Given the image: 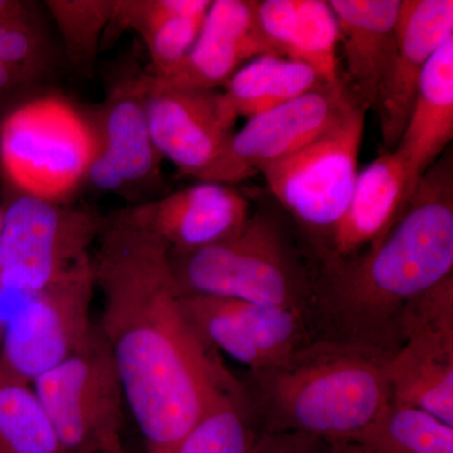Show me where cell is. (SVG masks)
<instances>
[{
	"label": "cell",
	"instance_id": "cell-30",
	"mask_svg": "<svg viewBox=\"0 0 453 453\" xmlns=\"http://www.w3.org/2000/svg\"><path fill=\"white\" fill-rule=\"evenodd\" d=\"M25 11H27V7L23 3L0 0V18L14 16V14L22 13Z\"/></svg>",
	"mask_w": 453,
	"mask_h": 453
},
{
	"label": "cell",
	"instance_id": "cell-25",
	"mask_svg": "<svg viewBox=\"0 0 453 453\" xmlns=\"http://www.w3.org/2000/svg\"><path fill=\"white\" fill-rule=\"evenodd\" d=\"M356 442L365 453H453V427L423 411L392 404Z\"/></svg>",
	"mask_w": 453,
	"mask_h": 453
},
{
	"label": "cell",
	"instance_id": "cell-15",
	"mask_svg": "<svg viewBox=\"0 0 453 453\" xmlns=\"http://www.w3.org/2000/svg\"><path fill=\"white\" fill-rule=\"evenodd\" d=\"M356 101L342 76L336 82L326 83L249 119L242 129L234 133L231 142L238 183L255 177L262 166L283 159L314 142Z\"/></svg>",
	"mask_w": 453,
	"mask_h": 453
},
{
	"label": "cell",
	"instance_id": "cell-21",
	"mask_svg": "<svg viewBox=\"0 0 453 453\" xmlns=\"http://www.w3.org/2000/svg\"><path fill=\"white\" fill-rule=\"evenodd\" d=\"M453 139V38L429 58L403 134L395 149L418 186Z\"/></svg>",
	"mask_w": 453,
	"mask_h": 453
},
{
	"label": "cell",
	"instance_id": "cell-14",
	"mask_svg": "<svg viewBox=\"0 0 453 453\" xmlns=\"http://www.w3.org/2000/svg\"><path fill=\"white\" fill-rule=\"evenodd\" d=\"M250 216L249 199L235 188L202 181L131 205L110 219L157 235L169 252L189 253L234 237Z\"/></svg>",
	"mask_w": 453,
	"mask_h": 453
},
{
	"label": "cell",
	"instance_id": "cell-20",
	"mask_svg": "<svg viewBox=\"0 0 453 453\" xmlns=\"http://www.w3.org/2000/svg\"><path fill=\"white\" fill-rule=\"evenodd\" d=\"M257 14L277 55L309 65L325 82L342 79L339 26L329 2L262 0L257 2Z\"/></svg>",
	"mask_w": 453,
	"mask_h": 453
},
{
	"label": "cell",
	"instance_id": "cell-3",
	"mask_svg": "<svg viewBox=\"0 0 453 453\" xmlns=\"http://www.w3.org/2000/svg\"><path fill=\"white\" fill-rule=\"evenodd\" d=\"M390 357L314 339L277 365L249 371L241 381L256 431L356 442L393 404Z\"/></svg>",
	"mask_w": 453,
	"mask_h": 453
},
{
	"label": "cell",
	"instance_id": "cell-13",
	"mask_svg": "<svg viewBox=\"0 0 453 453\" xmlns=\"http://www.w3.org/2000/svg\"><path fill=\"white\" fill-rule=\"evenodd\" d=\"M88 120L95 149L85 180L92 187L127 196L160 180L163 157L150 138L135 76L116 85Z\"/></svg>",
	"mask_w": 453,
	"mask_h": 453
},
{
	"label": "cell",
	"instance_id": "cell-7",
	"mask_svg": "<svg viewBox=\"0 0 453 453\" xmlns=\"http://www.w3.org/2000/svg\"><path fill=\"white\" fill-rule=\"evenodd\" d=\"M65 453H124L127 407L120 375L97 324L81 348L32 384Z\"/></svg>",
	"mask_w": 453,
	"mask_h": 453
},
{
	"label": "cell",
	"instance_id": "cell-32",
	"mask_svg": "<svg viewBox=\"0 0 453 453\" xmlns=\"http://www.w3.org/2000/svg\"><path fill=\"white\" fill-rule=\"evenodd\" d=\"M3 333H4V323L0 320V344H2Z\"/></svg>",
	"mask_w": 453,
	"mask_h": 453
},
{
	"label": "cell",
	"instance_id": "cell-29",
	"mask_svg": "<svg viewBox=\"0 0 453 453\" xmlns=\"http://www.w3.org/2000/svg\"><path fill=\"white\" fill-rule=\"evenodd\" d=\"M330 443L303 434L257 432L250 453H329Z\"/></svg>",
	"mask_w": 453,
	"mask_h": 453
},
{
	"label": "cell",
	"instance_id": "cell-28",
	"mask_svg": "<svg viewBox=\"0 0 453 453\" xmlns=\"http://www.w3.org/2000/svg\"><path fill=\"white\" fill-rule=\"evenodd\" d=\"M43 46L28 12L0 18V95L41 74Z\"/></svg>",
	"mask_w": 453,
	"mask_h": 453
},
{
	"label": "cell",
	"instance_id": "cell-8",
	"mask_svg": "<svg viewBox=\"0 0 453 453\" xmlns=\"http://www.w3.org/2000/svg\"><path fill=\"white\" fill-rule=\"evenodd\" d=\"M106 226L88 208L19 196L3 210L0 294L28 295L92 258Z\"/></svg>",
	"mask_w": 453,
	"mask_h": 453
},
{
	"label": "cell",
	"instance_id": "cell-2",
	"mask_svg": "<svg viewBox=\"0 0 453 453\" xmlns=\"http://www.w3.org/2000/svg\"><path fill=\"white\" fill-rule=\"evenodd\" d=\"M453 275V157L425 173L407 207L377 246L315 273L311 318L318 339L395 356L405 306Z\"/></svg>",
	"mask_w": 453,
	"mask_h": 453
},
{
	"label": "cell",
	"instance_id": "cell-18",
	"mask_svg": "<svg viewBox=\"0 0 453 453\" xmlns=\"http://www.w3.org/2000/svg\"><path fill=\"white\" fill-rule=\"evenodd\" d=\"M416 188L395 151H384L366 165L315 273L353 261L377 246L403 214Z\"/></svg>",
	"mask_w": 453,
	"mask_h": 453
},
{
	"label": "cell",
	"instance_id": "cell-9",
	"mask_svg": "<svg viewBox=\"0 0 453 453\" xmlns=\"http://www.w3.org/2000/svg\"><path fill=\"white\" fill-rule=\"evenodd\" d=\"M150 138L160 157L188 177L237 184L231 142L237 116L217 89L181 88L154 74L135 76Z\"/></svg>",
	"mask_w": 453,
	"mask_h": 453
},
{
	"label": "cell",
	"instance_id": "cell-6",
	"mask_svg": "<svg viewBox=\"0 0 453 453\" xmlns=\"http://www.w3.org/2000/svg\"><path fill=\"white\" fill-rule=\"evenodd\" d=\"M88 118L59 97H40L0 125V166L19 196L67 203L94 157Z\"/></svg>",
	"mask_w": 453,
	"mask_h": 453
},
{
	"label": "cell",
	"instance_id": "cell-27",
	"mask_svg": "<svg viewBox=\"0 0 453 453\" xmlns=\"http://www.w3.org/2000/svg\"><path fill=\"white\" fill-rule=\"evenodd\" d=\"M55 19L65 50L74 65H92L104 33L111 23L112 0H53L46 2Z\"/></svg>",
	"mask_w": 453,
	"mask_h": 453
},
{
	"label": "cell",
	"instance_id": "cell-23",
	"mask_svg": "<svg viewBox=\"0 0 453 453\" xmlns=\"http://www.w3.org/2000/svg\"><path fill=\"white\" fill-rule=\"evenodd\" d=\"M326 83L309 65L264 55L247 62L229 79L223 96L237 119H251Z\"/></svg>",
	"mask_w": 453,
	"mask_h": 453
},
{
	"label": "cell",
	"instance_id": "cell-22",
	"mask_svg": "<svg viewBox=\"0 0 453 453\" xmlns=\"http://www.w3.org/2000/svg\"><path fill=\"white\" fill-rule=\"evenodd\" d=\"M211 4V0H115L110 26L138 33L151 59L148 73L163 76L193 49Z\"/></svg>",
	"mask_w": 453,
	"mask_h": 453
},
{
	"label": "cell",
	"instance_id": "cell-5",
	"mask_svg": "<svg viewBox=\"0 0 453 453\" xmlns=\"http://www.w3.org/2000/svg\"><path fill=\"white\" fill-rule=\"evenodd\" d=\"M366 111L357 100L323 135L258 170L299 228L314 267L353 195Z\"/></svg>",
	"mask_w": 453,
	"mask_h": 453
},
{
	"label": "cell",
	"instance_id": "cell-16",
	"mask_svg": "<svg viewBox=\"0 0 453 453\" xmlns=\"http://www.w3.org/2000/svg\"><path fill=\"white\" fill-rule=\"evenodd\" d=\"M264 55L279 56L259 25L257 2L214 0L186 58L157 77L177 88L217 89L247 62Z\"/></svg>",
	"mask_w": 453,
	"mask_h": 453
},
{
	"label": "cell",
	"instance_id": "cell-12",
	"mask_svg": "<svg viewBox=\"0 0 453 453\" xmlns=\"http://www.w3.org/2000/svg\"><path fill=\"white\" fill-rule=\"evenodd\" d=\"M180 306L188 323L205 344L249 371L277 365L318 339L311 316L300 310L183 294Z\"/></svg>",
	"mask_w": 453,
	"mask_h": 453
},
{
	"label": "cell",
	"instance_id": "cell-1",
	"mask_svg": "<svg viewBox=\"0 0 453 453\" xmlns=\"http://www.w3.org/2000/svg\"><path fill=\"white\" fill-rule=\"evenodd\" d=\"M94 266L104 303L97 325L146 453H172L217 402L244 392L242 381L188 323L157 235L106 217Z\"/></svg>",
	"mask_w": 453,
	"mask_h": 453
},
{
	"label": "cell",
	"instance_id": "cell-31",
	"mask_svg": "<svg viewBox=\"0 0 453 453\" xmlns=\"http://www.w3.org/2000/svg\"><path fill=\"white\" fill-rule=\"evenodd\" d=\"M329 453H365L357 442L330 443Z\"/></svg>",
	"mask_w": 453,
	"mask_h": 453
},
{
	"label": "cell",
	"instance_id": "cell-24",
	"mask_svg": "<svg viewBox=\"0 0 453 453\" xmlns=\"http://www.w3.org/2000/svg\"><path fill=\"white\" fill-rule=\"evenodd\" d=\"M0 453H65L33 387L2 374Z\"/></svg>",
	"mask_w": 453,
	"mask_h": 453
},
{
	"label": "cell",
	"instance_id": "cell-11",
	"mask_svg": "<svg viewBox=\"0 0 453 453\" xmlns=\"http://www.w3.org/2000/svg\"><path fill=\"white\" fill-rule=\"evenodd\" d=\"M399 327L403 344L388 363L393 404L453 427V275L411 301Z\"/></svg>",
	"mask_w": 453,
	"mask_h": 453
},
{
	"label": "cell",
	"instance_id": "cell-4",
	"mask_svg": "<svg viewBox=\"0 0 453 453\" xmlns=\"http://www.w3.org/2000/svg\"><path fill=\"white\" fill-rule=\"evenodd\" d=\"M169 259L183 295L232 297L311 316L314 264L277 211L261 208L234 237L199 251L169 252Z\"/></svg>",
	"mask_w": 453,
	"mask_h": 453
},
{
	"label": "cell",
	"instance_id": "cell-33",
	"mask_svg": "<svg viewBox=\"0 0 453 453\" xmlns=\"http://www.w3.org/2000/svg\"><path fill=\"white\" fill-rule=\"evenodd\" d=\"M3 226V210L0 208V231H2Z\"/></svg>",
	"mask_w": 453,
	"mask_h": 453
},
{
	"label": "cell",
	"instance_id": "cell-17",
	"mask_svg": "<svg viewBox=\"0 0 453 453\" xmlns=\"http://www.w3.org/2000/svg\"><path fill=\"white\" fill-rule=\"evenodd\" d=\"M451 38L452 0H402L395 64L375 109L384 151H393L398 145L412 111L425 65Z\"/></svg>",
	"mask_w": 453,
	"mask_h": 453
},
{
	"label": "cell",
	"instance_id": "cell-19",
	"mask_svg": "<svg viewBox=\"0 0 453 453\" xmlns=\"http://www.w3.org/2000/svg\"><path fill=\"white\" fill-rule=\"evenodd\" d=\"M402 0H332L349 88L366 110L377 109L398 44Z\"/></svg>",
	"mask_w": 453,
	"mask_h": 453
},
{
	"label": "cell",
	"instance_id": "cell-26",
	"mask_svg": "<svg viewBox=\"0 0 453 453\" xmlns=\"http://www.w3.org/2000/svg\"><path fill=\"white\" fill-rule=\"evenodd\" d=\"M257 431L246 393L217 402L172 453H250Z\"/></svg>",
	"mask_w": 453,
	"mask_h": 453
},
{
	"label": "cell",
	"instance_id": "cell-10",
	"mask_svg": "<svg viewBox=\"0 0 453 453\" xmlns=\"http://www.w3.org/2000/svg\"><path fill=\"white\" fill-rule=\"evenodd\" d=\"M94 256L58 281L25 295L4 323L0 374L32 386L38 378L76 353L91 333Z\"/></svg>",
	"mask_w": 453,
	"mask_h": 453
},
{
	"label": "cell",
	"instance_id": "cell-34",
	"mask_svg": "<svg viewBox=\"0 0 453 453\" xmlns=\"http://www.w3.org/2000/svg\"><path fill=\"white\" fill-rule=\"evenodd\" d=\"M124 453H127V452H124Z\"/></svg>",
	"mask_w": 453,
	"mask_h": 453
}]
</instances>
